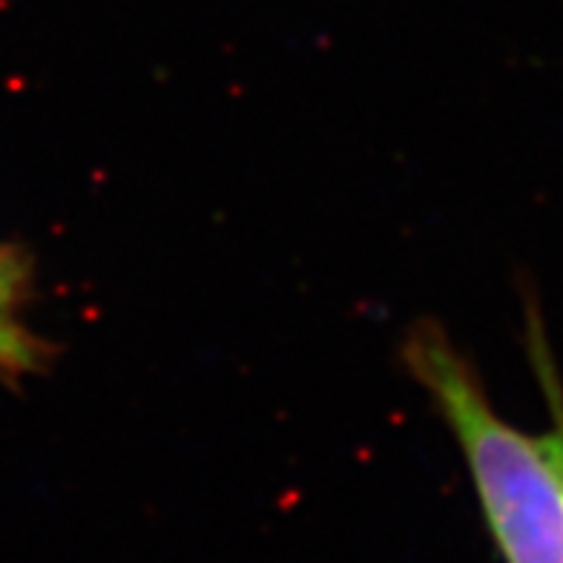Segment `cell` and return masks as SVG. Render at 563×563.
Instances as JSON below:
<instances>
[{
  "instance_id": "cell-2",
  "label": "cell",
  "mask_w": 563,
  "mask_h": 563,
  "mask_svg": "<svg viewBox=\"0 0 563 563\" xmlns=\"http://www.w3.org/2000/svg\"><path fill=\"white\" fill-rule=\"evenodd\" d=\"M30 267L21 253L0 247V374L26 377L46 368L49 345L26 322Z\"/></svg>"
},
{
  "instance_id": "cell-1",
  "label": "cell",
  "mask_w": 563,
  "mask_h": 563,
  "mask_svg": "<svg viewBox=\"0 0 563 563\" xmlns=\"http://www.w3.org/2000/svg\"><path fill=\"white\" fill-rule=\"evenodd\" d=\"M400 354L466 460L504 563H563V397L543 342H534V354L552 420L541 431L506 420L472 360L438 322L411 325Z\"/></svg>"
}]
</instances>
